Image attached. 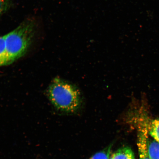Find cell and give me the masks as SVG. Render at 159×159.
<instances>
[{
  "label": "cell",
  "instance_id": "8992f818",
  "mask_svg": "<svg viewBox=\"0 0 159 159\" xmlns=\"http://www.w3.org/2000/svg\"><path fill=\"white\" fill-rule=\"evenodd\" d=\"M148 131L149 136L159 143V119L149 121Z\"/></svg>",
  "mask_w": 159,
  "mask_h": 159
},
{
  "label": "cell",
  "instance_id": "6da1fadb",
  "mask_svg": "<svg viewBox=\"0 0 159 159\" xmlns=\"http://www.w3.org/2000/svg\"><path fill=\"white\" fill-rule=\"evenodd\" d=\"M35 30L34 22L28 20L4 35L6 65L11 64L25 54L32 41Z\"/></svg>",
  "mask_w": 159,
  "mask_h": 159
},
{
  "label": "cell",
  "instance_id": "5b68a950",
  "mask_svg": "<svg viewBox=\"0 0 159 159\" xmlns=\"http://www.w3.org/2000/svg\"><path fill=\"white\" fill-rule=\"evenodd\" d=\"M148 152L151 159H159V143L148 135Z\"/></svg>",
  "mask_w": 159,
  "mask_h": 159
},
{
  "label": "cell",
  "instance_id": "9c48e42d",
  "mask_svg": "<svg viewBox=\"0 0 159 159\" xmlns=\"http://www.w3.org/2000/svg\"><path fill=\"white\" fill-rule=\"evenodd\" d=\"M10 4L9 0H0V17L9 9Z\"/></svg>",
  "mask_w": 159,
  "mask_h": 159
},
{
  "label": "cell",
  "instance_id": "7a4b0ae2",
  "mask_svg": "<svg viewBox=\"0 0 159 159\" xmlns=\"http://www.w3.org/2000/svg\"><path fill=\"white\" fill-rule=\"evenodd\" d=\"M48 94L53 106L63 112H75L80 106L81 97L78 89L60 78L53 80L49 87Z\"/></svg>",
  "mask_w": 159,
  "mask_h": 159
},
{
  "label": "cell",
  "instance_id": "277c9868",
  "mask_svg": "<svg viewBox=\"0 0 159 159\" xmlns=\"http://www.w3.org/2000/svg\"><path fill=\"white\" fill-rule=\"evenodd\" d=\"M110 159H136L134 152L128 146L117 150L111 157Z\"/></svg>",
  "mask_w": 159,
  "mask_h": 159
},
{
  "label": "cell",
  "instance_id": "52a82bcc",
  "mask_svg": "<svg viewBox=\"0 0 159 159\" xmlns=\"http://www.w3.org/2000/svg\"><path fill=\"white\" fill-rule=\"evenodd\" d=\"M6 65L5 36L0 37V67Z\"/></svg>",
  "mask_w": 159,
  "mask_h": 159
},
{
  "label": "cell",
  "instance_id": "ba28073f",
  "mask_svg": "<svg viewBox=\"0 0 159 159\" xmlns=\"http://www.w3.org/2000/svg\"><path fill=\"white\" fill-rule=\"evenodd\" d=\"M111 146L96 153L89 159H110Z\"/></svg>",
  "mask_w": 159,
  "mask_h": 159
},
{
  "label": "cell",
  "instance_id": "3957f363",
  "mask_svg": "<svg viewBox=\"0 0 159 159\" xmlns=\"http://www.w3.org/2000/svg\"><path fill=\"white\" fill-rule=\"evenodd\" d=\"M145 107H138L134 109L136 117L138 128V145L139 159H151L148 148V139L149 135V120Z\"/></svg>",
  "mask_w": 159,
  "mask_h": 159
}]
</instances>
